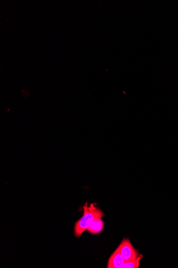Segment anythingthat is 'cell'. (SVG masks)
<instances>
[{"mask_svg":"<svg viewBox=\"0 0 178 268\" xmlns=\"http://www.w3.org/2000/svg\"><path fill=\"white\" fill-rule=\"evenodd\" d=\"M83 216L75 224V234L76 237H81L96 218L104 216L102 210L95 207L94 204H92L89 206L87 203L83 207Z\"/></svg>","mask_w":178,"mask_h":268,"instance_id":"obj_1","label":"cell"},{"mask_svg":"<svg viewBox=\"0 0 178 268\" xmlns=\"http://www.w3.org/2000/svg\"><path fill=\"white\" fill-rule=\"evenodd\" d=\"M118 248L125 261L136 259L139 256L138 251L128 239L123 240Z\"/></svg>","mask_w":178,"mask_h":268,"instance_id":"obj_2","label":"cell"},{"mask_svg":"<svg viewBox=\"0 0 178 268\" xmlns=\"http://www.w3.org/2000/svg\"><path fill=\"white\" fill-rule=\"evenodd\" d=\"M125 263V260L123 258L122 254L118 247L115 252L110 256L107 265L108 268H121V267Z\"/></svg>","mask_w":178,"mask_h":268,"instance_id":"obj_3","label":"cell"},{"mask_svg":"<svg viewBox=\"0 0 178 268\" xmlns=\"http://www.w3.org/2000/svg\"><path fill=\"white\" fill-rule=\"evenodd\" d=\"M104 227V223L102 220V216L98 217L92 223L87 229L89 233L96 235L102 232Z\"/></svg>","mask_w":178,"mask_h":268,"instance_id":"obj_4","label":"cell"},{"mask_svg":"<svg viewBox=\"0 0 178 268\" xmlns=\"http://www.w3.org/2000/svg\"><path fill=\"white\" fill-rule=\"evenodd\" d=\"M142 258L143 256L140 255L136 259L125 261V263L122 265L121 268H138L140 260Z\"/></svg>","mask_w":178,"mask_h":268,"instance_id":"obj_5","label":"cell"}]
</instances>
